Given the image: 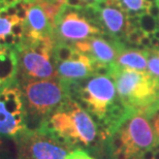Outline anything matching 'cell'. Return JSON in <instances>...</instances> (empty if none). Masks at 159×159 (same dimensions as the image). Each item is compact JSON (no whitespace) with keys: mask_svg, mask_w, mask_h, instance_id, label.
Here are the masks:
<instances>
[{"mask_svg":"<svg viewBox=\"0 0 159 159\" xmlns=\"http://www.w3.org/2000/svg\"><path fill=\"white\" fill-rule=\"evenodd\" d=\"M69 94L97 121L100 138L107 141L130 112L117 96L116 86L109 75H94L78 82H65Z\"/></svg>","mask_w":159,"mask_h":159,"instance_id":"6da1fadb","label":"cell"},{"mask_svg":"<svg viewBox=\"0 0 159 159\" xmlns=\"http://www.w3.org/2000/svg\"><path fill=\"white\" fill-rule=\"evenodd\" d=\"M40 126L49 129L74 150L90 147L100 133L92 116L72 98L54 111Z\"/></svg>","mask_w":159,"mask_h":159,"instance_id":"7a4b0ae2","label":"cell"},{"mask_svg":"<svg viewBox=\"0 0 159 159\" xmlns=\"http://www.w3.org/2000/svg\"><path fill=\"white\" fill-rule=\"evenodd\" d=\"M107 141L112 159H141L159 144L144 112H130Z\"/></svg>","mask_w":159,"mask_h":159,"instance_id":"3957f363","label":"cell"},{"mask_svg":"<svg viewBox=\"0 0 159 159\" xmlns=\"http://www.w3.org/2000/svg\"><path fill=\"white\" fill-rule=\"evenodd\" d=\"M110 77L116 86L119 99L129 111L146 112L159 97V80L148 71L120 68L111 64Z\"/></svg>","mask_w":159,"mask_h":159,"instance_id":"277c9868","label":"cell"},{"mask_svg":"<svg viewBox=\"0 0 159 159\" xmlns=\"http://www.w3.org/2000/svg\"><path fill=\"white\" fill-rule=\"evenodd\" d=\"M27 112L28 127L37 128L54 111L69 99V89L62 80H40L19 84Z\"/></svg>","mask_w":159,"mask_h":159,"instance_id":"5b68a950","label":"cell"},{"mask_svg":"<svg viewBox=\"0 0 159 159\" xmlns=\"http://www.w3.org/2000/svg\"><path fill=\"white\" fill-rule=\"evenodd\" d=\"M54 39L33 40L23 36L16 46L18 58V84L40 80L58 79L53 59Z\"/></svg>","mask_w":159,"mask_h":159,"instance_id":"8992f818","label":"cell"},{"mask_svg":"<svg viewBox=\"0 0 159 159\" xmlns=\"http://www.w3.org/2000/svg\"><path fill=\"white\" fill-rule=\"evenodd\" d=\"M16 142L18 159H65L74 150L44 126L29 128Z\"/></svg>","mask_w":159,"mask_h":159,"instance_id":"52a82bcc","label":"cell"},{"mask_svg":"<svg viewBox=\"0 0 159 159\" xmlns=\"http://www.w3.org/2000/svg\"><path fill=\"white\" fill-rule=\"evenodd\" d=\"M28 129L27 112L19 84L0 90V138L16 141Z\"/></svg>","mask_w":159,"mask_h":159,"instance_id":"ba28073f","label":"cell"},{"mask_svg":"<svg viewBox=\"0 0 159 159\" xmlns=\"http://www.w3.org/2000/svg\"><path fill=\"white\" fill-rule=\"evenodd\" d=\"M100 28L90 23L78 9L63 4L54 23L55 43L74 44L101 33Z\"/></svg>","mask_w":159,"mask_h":159,"instance_id":"9c48e42d","label":"cell"},{"mask_svg":"<svg viewBox=\"0 0 159 159\" xmlns=\"http://www.w3.org/2000/svg\"><path fill=\"white\" fill-rule=\"evenodd\" d=\"M75 50L88 55L101 65L115 63L118 56L125 50V46L119 39L111 34L109 40L103 37H91L72 44Z\"/></svg>","mask_w":159,"mask_h":159,"instance_id":"30bf717a","label":"cell"},{"mask_svg":"<svg viewBox=\"0 0 159 159\" xmlns=\"http://www.w3.org/2000/svg\"><path fill=\"white\" fill-rule=\"evenodd\" d=\"M57 75L64 82H78L90 78L95 75L98 63L88 55L79 52L75 49V53L68 60L55 62Z\"/></svg>","mask_w":159,"mask_h":159,"instance_id":"8fae6325","label":"cell"},{"mask_svg":"<svg viewBox=\"0 0 159 159\" xmlns=\"http://www.w3.org/2000/svg\"><path fill=\"white\" fill-rule=\"evenodd\" d=\"M24 36L33 40L54 39V27L43 8L35 3L28 4L27 18L24 22Z\"/></svg>","mask_w":159,"mask_h":159,"instance_id":"7c38bea8","label":"cell"},{"mask_svg":"<svg viewBox=\"0 0 159 159\" xmlns=\"http://www.w3.org/2000/svg\"><path fill=\"white\" fill-rule=\"evenodd\" d=\"M101 20L112 35L119 39L126 36L128 17L125 15V11L109 6L101 11Z\"/></svg>","mask_w":159,"mask_h":159,"instance_id":"4fadbf2b","label":"cell"},{"mask_svg":"<svg viewBox=\"0 0 159 159\" xmlns=\"http://www.w3.org/2000/svg\"><path fill=\"white\" fill-rule=\"evenodd\" d=\"M18 58L15 47L0 56V90L18 84Z\"/></svg>","mask_w":159,"mask_h":159,"instance_id":"5bb4252c","label":"cell"},{"mask_svg":"<svg viewBox=\"0 0 159 159\" xmlns=\"http://www.w3.org/2000/svg\"><path fill=\"white\" fill-rule=\"evenodd\" d=\"M148 50L141 51L124 50L116 60V65L120 68H127L138 71H147L148 67Z\"/></svg>","mask_w":159,"mask_h":159,"instance_id":"9a60e30c","label":"cell"},{"mask_svg":"<svg viewBox=\"0 0 159 159\" xmlns=\"http://www.w3.org/2000/svg\"><path fill=\"white\" fill-rule=\"evenodd\" d=\"M138 25L145 34H153L159 29V19L156 20L146 11H143L138 16Z\"/></svg>","mask_w":159,"mask_h":159,"instance_id":"2e32d148","label":"cell"},{"mask_svg":"<svg viewBox=\"0 0 159 159\" xmlns=\"http://www.w3.org/2000/svg\"><path fill=\"white\" fill-rule=\"evenodd\" d=\"M20 19L17 16H7L5 9L2 11H0V43L3 40V39L11 33L12 27L16 24L20 23ZM24 23V22H23Z\"/></svg>","mask_w":159,"mask_h":159,"instance_id":"e0dca14e","label":"cell"},{"mask_svg":"<svg viewBox=\"0 0 159 159\" xmlns=\"http://www.w3.org/2000/svg\"><path fill=\"white\" fill-rule=\"evenodd\" d=\"M148 50V72L154 78L159 80V50L147 49Z\"/></svg>","mask_w":159,"mask_h":159,"instance_id":"ac0fdd59","label":"cell"},{"mask_svg":"<svg viewBox=\"0 0 159 159\" xmlns=\"http://www.w3.org/2000/svg\"><path fill=\"white\" fill-rule=\"evenodd\" d=\"M146 116L148 117L149 121L151 123V126L153 128V131L157 138V141L159 143V107L154 110H149L145 112Z\"/></svg>","mask_w":159,"mask_h":159,"instance_id":"d6986e66","label":"cell"},{"mask_svg":"<svg viewBox=\"0 0 159 159\" xmlns=\"http://www.w3.org/2000/svg\"><path fill=\"white\" fill-rule=\"evenodd\" d=\"M124 9L129 11H141L142 9L146 11L145 0H121Z\"/></svg>","mask_w":159,"mask_h":159,"instance_id":"ffe728a7","label":"cell"},{"mask_svg":"<svg viewBox=\"0 0 159 159\" xmlns=\"http://www.w3.org/2000/svg\"><path fill=\"white\" fill-rule=\"evenodd\" d=\"M144 32L139 29V28H138V29L133 30L131 31V32L127 33L125 39L126 40L128 41V43H134V44H139V40H141V37L144 35Z\"/></svg>","mask_w":159,"mask_h":159,"instance_id":"44dd1931","label":"cell"},{"mask_svg":"<svg viewBox=\"0 0 159 159\" xmlns=\"http://www.w3.org/2000/svg\"><path fill=\"white\" fill-rule=\"evenodd\" d=\"M65 159H94L91 157L87 152H85L83 149H75L69 153Z\"/></svg>","mask_w":159,"mask_h":159,"instance_id":"7402d4cb","label":"cell"},{"mask_svg":"<svg viewBox=\"0 0 159 159\" xmlns=\"http://www.w3.org/2000/svg\"><path fill=\"white\" fill-rule=\"evenodd\" d=\"M146 12L149 14L151 17H153L154 19L158 20L159 19V1L156 3H152L146 8Z\"/></svg>","mask_w":159,"mask_h":159,"instance_id":"603a6c76","label":"cell"},{"mask_svg":"<svg viewBox=\"0 0 159 159\" xmlns=\"http://www.w3.org/2000/svg\"><path fill=\"white\" fill-rule=\"evenodd\" d=\"M65 4L75 9H80L86 6L84 0H65Z\"/></svg>","mask_w":159,"mask_h":159,"instance_id":"cb8c5ba5","label":"cell"},{"mask_svg":"<svg viewBox=\"0 0 159 159\" xmlns=\"http://www.w3.org/2000/svg\"><path fill=\"white\" fill-rule=\"evenodd\" d=\"M11 46H7V44H5V43H0V56L5 53H7L8 51L11 50Z\"/></svg>","mask_w":159,"mask_h":159,"instance_id":"d4e9b609","label":"cell"},{"mask_svg":"<svg viewBox=\"0 0 159 159\" xmlns=\"http://www.w3.org/2000/svg\"><path fill=\"white\" fill-rule=\"evenodd\" d=\"M19 2H21V0H3V3L6 5V7H8V6H14L16 4H18Z\"/></svg>","mask_w":159,"mask_h":159,"instance_id":"484cf974","label":"cell"},{"mask_svg":"<svg viewBox=\"0 0 159 159\" xmlns=\"http://www.w3.org/2000/svg\"><path fill=\"white\" fill-rule=\"evenodd\" d=\"M158 107H159V97H158V99L155 101V102L152 104V106L149 107L147 111H149V110H154V109H158ZM147 111H146V112H147Z\"/></svg>","mask_w":159,"mask_h":159,"instance_id":"4316f807","label":"cell"},{"mask_svg":"<svg viewBox=\"0 0 159 159\" xmlns=\"http://www.w3.org/2000/svg\"><path fill=\"white\" fill-rule=\"evenodd\" d=\"M158 1H159V0H145L146 8H147L150 4H152V3H156V2H158Z\"/></svg>","mask_w":159,"mask_h":159,"instance_id":"83f0119b","label":"cell"},{"mask_svg":"<svg viewBox=\"0 0 159 159\" xmlns=\"http://www.w3.org/2000/svg\"><path fill=\"white\" fill-rule=\"evenodd\" d=\"M97 0H84L85 5H94Z\"/></svg>","mask_w":159,"mask_h":159,"instance_id":"f1b7e54d","label":"cell"},{"mask_svg":"<svg viewBox=\"0 0 159 159\" xmlns=\"http://www.w3.org/2000/svg\"><path fill=\"white\" fill-rule=\"evenodd\" d=\"M153 37H155V39H159V29H157V30L153 33Z\"/></svg>","mask_w":159,"mask_h":159,"instance_id":"f546056e","label":"cell"},{"mask_svg":"<svg viewBox=\"0 0 159 159\" xmlns=\"http://www.w3.org/2000/svg\"><path fill=\"white\" fill-rule=\"evenodd\" d=\"M2 139H3L0 138V148H1V145H2Z\"/></svg>","mask_w":159,"mask_h":159,"instance_id":"4dcf8cb0","label":"cell"},{"mask_svg":"<svg viewBox=\"0 0 159 159\" xmlns=\"http://www.w3.org/2000/svg\"><path fill=\"white\" fill-rule=\"evenodd\" d=\"M101 1H107V0H101Z\"/></svg>","mask_w":159,"mask_h":159,"instance_id":"1f68e13d","label":"cell"}]
</instances>
